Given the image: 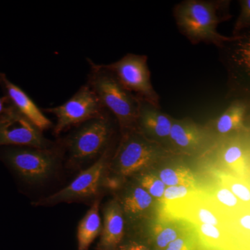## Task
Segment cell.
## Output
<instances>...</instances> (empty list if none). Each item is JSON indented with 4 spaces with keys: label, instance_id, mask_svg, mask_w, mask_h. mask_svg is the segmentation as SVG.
Returning <instances> with one entry per match:
<instances>
[{
    "label": "cell",
    "instance_id": "1",
    "mask_svg": "<svg viewBox=\"0 0 250 250\" xmlns=\"http://www.w3.org/2000/svg\"><path fill=\"white\" fill-rule=\"evenodd\" d=\"M228 1L185 0L176 4L173 16L179 31L193 45L205 42L220 47L235 36L218 32L220 23L228 21Z\"/></svg>",
    "mask_w": 250,
    "mask_h": 250
},
{
    "label": "cell",
    "instance_id": "2",
    "mask_svg": "<svg viewBox=\"0 0 250 250\" xmlns=\"http://www.w3.org/2000/svg\"><path fill=\"white\" fill-rule=\"evenodd\" d=\"M90 71L87 84L95 92L105 109L116 118L122 134L137 129L139 98L130 93L103 65L88 59Z\"/></svg>",
    "mask_w": 250,
    "mask_h": 250
},
{
    "label": "cell",
    "instance_id": "3",
    "mask_svg": "<svg viewBox=\"0 0 250 250\" xmlns=\"http://www.w3.org/2000/svg\"><path fill=\"white\" fill-rule=\"evenodd\" d=\"M109 112L105 110L100 116L77 126L62 142L68 152V164L80 167L103 155L108 149L113 134Z\"/></svg>",
    "mask_w": 250,
    "mask_h": 250
},
{
    "label": "cell",
    "instance_id": "4",
    "mask_svg": "<svg viewBox=\"0 0 250 250\" xmlns=\"http://www.w3.org/2000/svg\"><path fill=\"white\" fill-rule=\"evenodd\" d=\"M60 147H1L0 160L27 184L45 182L53 174L60 161Z\"/></svg>",
    "mask_w": 250,
    "mask_h": 250
},
{
    "label": "cell",
    "instance_id": "5",
    "mask_svg": "<svg viewBox=\"0 0 250 250\" xmlns=\"http://www.w3.org/2000/svg\"><path fill=\"white\" fill-rule=\"evenodd\" d=\"M218 49L228 72L229 95L236 100H250V31L235 36Z\"/></svg>",
    "mask_w": 250,
    "mask_h": 250
},
{
    "label": "cell",
    "instance_id": "6",
    "mask_svg": "<svg viewBox=\"0 0 250 250\" xmlns=\"http://www.w3.org/2000/svg\"><path fill=\"white\" fill-rule=\"evenodd\" d=\"M110 151L107 149L93 165L82 170L67 187L34 202L36 206H53L70 203L96 196L103 187H106V171L109 166Z\"/></svg>",
    "mask_w": 250,
    "mask_h": 250
},
{
    "label": "cell",
    "instance_id": "7",
    "mask_svg": "<svg viewBox=\"0 0 250 250\" xmlns=\"http://www.w3.org/2000/svg\"><path fill=\"white\" fill-rule=\"evenodd\" d=\"M147 59L143 54L129 53L116 62L103 65L113 72L125 89L154 107L161 108L160 98L151 81Z\"/></svg>",
    "mask_w": 250,
    "mask_h": 250
},
{
    "label": "cell",
    "instance_id": "8",
    "mask_svg": "<svg viewBox=\"0 0 250 250\" xmlns=\"http://www.w3.org/2000/svg\"><path fill=\"white\" fill-rule=\"evenodd\" d=\"M105 110L96 94L86 83L65 103L56 107L45 108L43 111L52 113L57 118L54 133L58 136L72 126L100 116Z\"/></svg>",
    "mask_w": 250,
    "mask_h": 250
},
{
    "label": "cell",
    "instance_id": "9",
    "mask_svg": "<svg viewBox=\"0 0 250 250\" xmlns=\"http://www.w3.org/2000/svg\"><path fill=\"white\" fill-rule=\"evenodd\" d=\"M55 146V143L46 139L42 131L9 102L0 116V147L49 148Z\"/></svg>",
    "mask_w": 250,
    "mask_h": 250
},
{
    "label": "cell",
    "instance_id": "10",
    "mask_svg": "<svg viewBox=\"0 0 250 250\" xmlns=\"http://www.w3.org/2000/svg\"><path fill=\"white\" fill-rule=\"evenodd\" d=\"M113 158L114 169L128 177L147 167L155 158V148L138 129L125 133Z\"/></svg>",
    "mask_w": 250,
    "mask_h": 250
},
{
    "label": "cell",
    "instance_id": "11",
    "mask_svg": "<svg viewBox=\"0 0 250 250\" xmlns=\"http://www.w3.org/2000/svg\"><path fill=\"white\" fill-rule=\"evenodd\" d=\"M0 85L11 104L41 131L52 127V122L38 107L30 97L17 85L12 83L2 72H0Z\"/></svg>",
    "mask_w": 250,
    "mask_h": 250
},
{
    "label": "cell",
    "instance_id": "12",
    "mask_svg": "<svg viewBox=\"0 0 250 250\" xmlns=\"http://www.w3.org/2000/svg\"><path fill=\"white\" fill-rule=\"evenodd\" d=\"M137 129L143 135L158 139H170L173 118L139 98Z\"/></svg>",
    "mask_w": 250,
    "mask_h": 250
},
{
    "label": "cell",
    "instance_id": "13",
    "mask_svg": "<svg viewBox=\"0 0 250 250\" xmlns=\"http://www.w3.org/2000/svg\"><path fill=\"white\" fill-rule=\"evenodd\" d=\"M125 220L123 212L118 202L111 201L104 209V224L100 250H115L124 236Z\"/></svg>",
    "mask_w": 250,
    "mask_h": 250
},
{
    "label": "cell",
    "instance_id": "14",
    "mask_svg": "<svg viewBox=\"0 0 250 250\" xmlns=\"http://www.w3.org/2000/svg\"><path fill=\"white\" fill-rule=\"evenodd\" d=\"M100 200H95L90 209L81 220L77 228V250H88L93 242L101 233V218L100 213Z\"/></svg>",
    "mask_w": 250,
    "mask_h": 250
},
{
    "label": "cell",
    "instance_id": "15",
    "mask_svg": "<svg viewBox=\"0 0 250 250\" xmlns=\"http://www.w3.org/2000/svg\"><path fill=\"white\" fill-rule=\"evenodd\" d=\"M201 139L200 130L190 120H174L170 139L177 147L183 149H192L200 144Z\"/></svg>",
    "mask_w": 250,
    "mask_h": 250
},
{
    "label": "cell",
    "instance_id": "16",
    "mask_svg": "<svg viewBox=\"0 0 250 250\" xmlns=\"http://www.w3.org/2000/svg\"><path fill=\"white\" fill-rule=\"evenodd\" d=\"M247 111L244 101L235 100L217 119L215 126L221 134H227L240 129L243 125Z\"/></svg>",
    "mask_w": 250,
    "mask_h": 250
},
{
    "label": "cell",
    "instance_id": "17",
    "mask_svg": "<svg viewBox=\"0 0 250 250\" xmlns=\"http://www.w3.org/2000/svg\"><path fill=\"white\" fill-rule=\"evenodd\" d=\"M152 202V197L142 187L137 186L126 192L120 205L126 214L137 216L148 209Z\"/></svg>",
    "mask_w": 250,
    "mask_h": 250
},
{
    "label": "cell",
    "instance_id": "18",
    "mask_svg": "<svg viewBox=\"0 0 250 250\" xmlns=\"http://www.w3.org/2000/svg\"><path fill=\"white\" fill-rule=\"evenodd\" d=\"M159 178L167 187H195V176L191 171L185 167H167L159 172Z\"/></svg>",
    "mask_w": 250,
    "mask_h": 250
},
{
    "label": "cell",
    "instance_id": "19",
    "mask_svg": "<svg viewBox=\"0 0 250 250\" xmlns=\"http://www.w3.org/2000/svg\"><path fill=\"white\" fill-rule=\"evenodd\" d=\"M223 160L226 165L239 175H244L247 170L246 154L241 146L231 145L225 149Z\"/></svg>",
    "mask_w": 250,
    "mask_h": 250
},
{
    "label": "cell",
    "instance_id": "20",
    "mask_svg": "<svg viewBox=\"0 0 250 250\" xmlns=\"http://www.w3.org/2000/svg\"><path fill=\"white\" fill-rule=\"evenodd\" d=\"M139 186L152 197L160 199L164 197L166 186L159 177L151 173L143 174L139 179Z\"/></svg>",
    "mask_w": 250,
    "mask_h": 250
},
{
    "label": "cell",
    "instance_id": "21",
    "mask_svg": "<svg viewBox=\"0 0 250 250\" xmlns=\"http://www.w3.org/2000/svg\"><path fill=\"white\" fill-rule=\"evenodd\" d=\"M154 233L156 245L160 249H165L170 243L179 238L177 230L169 227L163 228L161 225H156Z\"/></svg>",
    "mask_w": 250,
    "mask_h": 250
},
{
    "label": "cell",
    "instance_id": "22",
    "mask_svg": "<svg viewBox=\"0 0 250 250\" xmlns=\"http://www.w3.org/2000/svg\"><path fill=\"white\" fill-rule=\"evenodd\" d=\"M241 11L233 28V36L239 35L242 31L250 29V0L240 1Z\"/></svg>",
    "mask_w": 250,
    "mask_h": 250
},
{
    "label": "cell",
    "instance_id": "23",
    "mask_svg": "<svg viewBox=\"0 0 250 250\" xmlns=\"http://www.w3.org/2000/svg\"><path fill=\"white\" fill-rule=\"evenodd\" d=\"M215 197L220 203L230 208L238 207L241 202L228 188L219 189L215 192Z\"/></svg>",
    "mask_w": 250,
    "mask_h": 250
},
{
    "label": "cell",
    "instance_id": "24",
    "mask_svg": "<svg viewBox=\"0 0 250 250\" xmlns=\"http://www.w3.org/2000/svg\"><path fill=\"white\" fill-rule=\"evenodd\" d=\"M228 188L243 203H250V188L241 182H232Z\"/></svg>",
    "mask_w": 250,
    "mask_h": 250
},
{
    "label": "cell",
    "instance_id": "25",
    "mask_svg": "<svg viewBox=\"0 0 250 250\" xmlns=\"http://www.w3.org/2000/svg\"><path fill=\"white\" fill-rule=\"evenodd\" d=\"M189 192H190V189L188 187H178V186L169 187L166 188L163 198L166 200L172 201V200L184 198L187 196Z\"/></svg>",
    "mask_w": 250,
    "mask_h": 250
},
{
    "label": "cell",
    "instance_id": "26",
    "mask_svg": "<svg viewBox=\"0 0 250 250\" xmlns=\"http://www.w3.org/2000/svg\"><path fill=\"white\" fill-rule=\"evenodd\" d=\"M197 218L201 224H207V225H214L218 227L219 225V220L216 218L214 213H212L210 210L207 208H200L197 210Z\"/></svg>",
    "mask_w": 250,
    "mask_h": 250
},
{
    "label": "cell",
    "instance_id": "27",
    "mask_svg": "<svg viewBox=\"0 0 250 250\" xmlns=\"http://www.w3.org/2000/svg\"><path fill=\"white\" fill-rule=\"evenodd\" d=\"M200 231L204 236L212 238V239L218 240L221 236L220 229L218 227L214 225L201 224L200 227Z\"/></svg>",
    "mask_w": 250,
    "mask_h": 250
},
{
    "label": "cell",
    "instance_id": "28",
    "mask_svg": "<svg viewBox=\"0 0 250 250\" xmlns=\"http://www.w3.org/2000/svg\"><path fill=\"white\" fill-rule=\"evenodd\" d=\"M166 250H192L191 247L183 238H178L170 243Z\"/></svg>",
    "mask_w": 250,
    "mask_h": 250
},
{
    "label": "cell",
    "instance_id": "29",
    "mask_svg": "<svg viewBox=\"0 0 250 250\" xmlns=\"http://www.w3.org/2000/svg\"><path fill=\"white\" fill-rule=\"evenodd\" d=\"M238 225L245 231H250V212L244 213L238 218Z\"/></svg>",
    "mask_w": 250,
    "mask_h": 250
},
{
    "label": "cell",
    "instance_id": "30",
    "mask_svg": "<svg viewBox=\"0 0 250 250\" xmlns=\"http://www.w3.org/2000/svg\"><path fill=\"white\" fill-rule=\"evenodd\" d=\"M120 250H149L147 247L136 242H131L129 244L121 247Z\"/></svg>",
    "mask_w": 250,
    "mask_h": 250
},
{
    "label": "cell",
    "instance_id": "31",
    "mask_svg": "<svg viewBox=\"0 0 250 250\" xmlns=\"http://www.w3.org/2000/svg\"><path fill=\"white\" fill-rule=\"evenodd\" d=\"M9 104V100L6 96L0 98V116L4 113L5 110Z\"/></svg>",
    "mask_w": 250,
    "mask_h": 250
}]
</instances>
